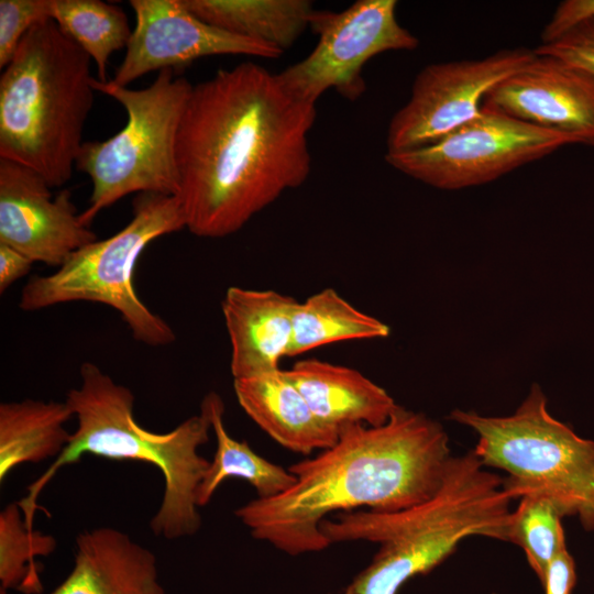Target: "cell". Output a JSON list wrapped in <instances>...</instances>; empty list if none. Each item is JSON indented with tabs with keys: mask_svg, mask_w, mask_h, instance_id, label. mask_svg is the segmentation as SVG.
<instances>
[{
	"mask_svg": "<svg viewBox=\"0 0 594 594\" xmlns=\"http://www.w3.org/2000/svg\"><path fill=\"white\" fill-rule=\"evenodd\" d=\"M0 594H8V591L4 590V588H2V587H0Z\"/></svg>",
	"mask_w": 594,
	"mask_h": 594,
	"instance_id": "cell-32",
	"label": "cell"
},
{
	"mask_svg": "<svg viewBox=\"0 0 594 594\" xmlns=\"http://www.w3.org/2000/svg\"><path fill=\"white\" fill-rule=\"evenodd\" d=\"M79 385L72 388L65 402L77 419V429L63 452L28 486L19 505L25 524L33 530L36 503L41 492L66 465L84 454L110 460H133L156 466L164 479L161 505L150 527L155 536L175 540L194 536L201 526L196 492L209 461L198 449L209 441L208 415L185 419L173 430L153 432L141 427L133 416L131 389L105 373L97 364L84 362Z\"/></svg>",
	"mask_w": 594,
	"mask_h": 594,
	"instance_id": "cell-4",
	"label": "cell"
},
{
	"mask_svg": "<svg viewBox=\"0 0 594 594\" xmlns=\"http://www.w3.org/2000/svg\"><path fill=\"white\" fill-rule=\"evenodd\" d=\"M53 20L94 61L97 79L108 81L110 56L127 47L132 34L123 9L100 0H53Z\"/></svg>",
	"mask_w": 594,
	"mask_h": 594,
	"instance_id": "cell-23",
	"label": "cell"
},
{
	"mask_svg": "<svg viewBox=\"0 0 594 594\" xmlns=\"http://www.w3.org/2000/svg\"><path fill=\"white\" fill-rule=\"evenodd\" d=\"M66 402L23 399L0 404V482L19 465L57 458L70 440Z\"/></svg>",
	"mask_w": 594,
	"mask_h": 594,
	"instance_id": "cell-20",
	"label": "cell"
},
{
	"mask_svg": "<svg viewBox=\"0 0 594 594\" xmlns=\"http://www.w3.org/2000/svg\"><path fill=\"white\" fill-rule=\"evenodd\" d=\"M34 262L19 251L0 243V293L25 276Z\"/></svg>",
	"mask_w": 594,
	"mask_h": 594,
	"instance_id": "cell-30",
	"label": "cell"
},
{
	"mask_svg": "<svg viewBox=\"0 0 594 594\" xmlns=\"http://www.w3.org/2000/svg\"><path fill=\"white\" fill-rule=\"evenodd\" d=\"M561 518L550 501L536 495L521 497L512 513L506 541L524 550L542 585L552 560L566 549Z\"/></svg>",
	"mask_w": 594,
	"mask_h": 594,
	"instance_id": "cell-25",
	"label": "cell"
},
{
	"mask_svg": "<svg viewBox=\"0 0 594 594\" xmlns=\"http://www.w3.org/2000/svg\"><path fill=\"white\" fill-rule=\"evenodd\" d=\"M91 58L54 20L34 25L0 76V158L66 184L94 105Z\"/></svg>",
	"mask_w": 594,
	"mask_h": 594,
	"instance_id": "cell-5",
	"label": "cell"
},
{
	"mask_svg": "<svg viewBox=\"0 0 594 594\" xmlns=\"http://www.w3.org/2000/svg\"><path fill=\"white\" fill-rule=\"evenodd\" d=\"M388 334L387 324L359 310L336 289L328 287L297 302L289 358L330 343L385 338Z\"/></svg>",
	"mask_w": 594,
	"mask_h": 594,
	"instance_id": "cell-22",
	"label": "cell"
},
{
	"mask_svg": "<svg viewBox=\"0 0 594 594\" xmlns=\"http://www.w3.org/2000/svg\"><path fill=\"white\" fill-rule=\"evenodd\" d=\"M135 28L123 61L110 79L127 86L141 76L180 69L196 59L215 55L278 58L279 50L212 26L190 12L183 0H131Z\"/></svg>",
	"mask_w": 594,
	"mask_h": 594,
	"instance_id": "cell-12",
	"label": "cell"
},
{
	"mask_svg": "<svg viewBox=\"0 0 594 594\" xmlns=\"http://www.w3.org/2000/svg\"><path fill=\"white\" fill-rule=\"evenodd\" d=\"M443 427L422 413L398 406L381 426L345 425L337 442L292 464L295 484L271 498L235 509L254 539L298 556L330 542L320 524L331 513H391L422 503L442 484L451 460Z\"/></svg>",
	"mask_w": 594,
	"mask_h": 594,
	"instance_id": "cell-2",
	"label": "cell"
},
{
	"mask_svg": "<svg viewBox=\"0 0 594 594\" xmlns=\"http://www.w3.org/2000/svg\"><path fill=\"white\" fill-rule=\"evenodd\" d=\"M594 16V0H568L560 3L542 32V44L563 34L578 22Z\"/></svg>",
	"mask_w": 594,
	"mask_h": 594,
	"instance_id": "cell-28",
	"label": "cell"
},
{
	"mask_svg": "<svg viewBox=\"0 0 594 594\" xmlns=\"http://www.w3.org/2000/svg\"><path fill=\"white\" fill-rule=\"evenodd\" d=\"M483 106L594 146V74L550 55H537L496 85Z\"/></svg>",
	"mask_w": 594,
	"mask_h": 594,
	"instance_id": "cell-14",
	"label": "cell"
},
{
	"mask_svg": "<svg viewBox=\"0 0 594 594\" xmlns=\"http://www.w3.org/2000/svg\"><path fill=\"white\" fill-rule=\"evenodd\" d=\"M233 389L245 414L284 448L309 455L333 446L339 430L312 411L283 370L233 380Z\"/></svg>",
	"mask_w": 594,
	"mask_h": 594,
	"instance_id": "cell-18",
	"label": "cell"
},
{
	"mask_svg": "<svg viewBox=\"0 0 594 594\" xmlns=\"http://www.w3.org/2000/svg\"><path fill=\"white\" fill-rule=\"evenodd\" d=\"M68 189L55 197L35 170L0 158V243L30 260L59 267L76 250L97 240Z\"/></svg>",
	"mask_w": 594,
	"mask_h": 594,
	"instance_id": "cell-13",
	"label": "cell"
},
{
	"mask_svg": "<svg viewBox=\"0 0 594 594\" xmlns=\"http://www.w3.org/2000/svg\"><path fill=\"white\" fill-rule=\"evenodd\" d=\"M184 228L176 196L139 194L132 219L121 230L76 250L55 272L32 276L19 307L36 311L74 301L98 302L121 315L134 340L150 346L170 344L176 339L172 327L141 300L133 278L146 246Z\"/></svg>",
	"mask_w": 594,
	"mask_h": 594,
	"instance_id": "cell-7",
	"label": "cell"
},
{
	"mask_svg": "<svg viewBox=\"0 0 594 594\" xmlns=\"http://www.w3.org/2000/svg\"><path fill=\"white\" fill-rule=\"evenodd\" d=\"M285 376L327 425H384L397 409L394 398L360 371L319 359L295 362Z\"/></svg>",
	"mask_w": 594,
	"mask_h": 594,
	"instance_id": "cell-17",
	"label": "cell"
},
{
	"mask_svg": "<svg viewBox=\"0 0 594 594\" xmlns=\"http://www.w3.org/2000/svg\"><path fill=\"white\" fill-rule=\"evenodd\" d=\"M535 57L534 50L517 47L481 59L426 66L415 78L410 98L389 122L387 152L432 144L474 120L486 95Z\"/></svg>",
	"mask_w": 594,
	"mask_h": 594,
	"instance_id": "cell-11",
	"label": "cell"
},
{
	"mask_svg": "<svg viewBox=\"0 0 594 594\" xmlns=\"http://www.w3.org/2000/svg\"><path fill=\"white\" fill-rule=\"evenodd\" d=\"M96 91L123 106L125 125L105 141L84 142L76 168L87 174L92 190L80 213L90 226L95 217L127 195L177 196L179 176L176 141L193 85L174 69H163L143 89L119 86L94 78Z\"/></svg>",
	"mask_w": 594,
	"mask_h": 594,
	"instance_id": "cell-8",
	"label": "cell"
},
{
	"mask_svg": "<svg viewBox=\"0 0 594 594\" xmlns=\"http://www.w3.org/2000/svg\"><path fill=\"white\" fill-rule=\"evenodd\" d=\"M537 55H550L594 74V16L586 18L550 43L534 50Z\"/></svg>",
	"mask_w": 594,
	"mask_h": 594,
	"instance_id": "cell-27",
	"label": "cell"
},
{
	"mask_svg": "<svg viewBox=\"0 0 594 594\" xmlns=\"http://www.w3.org/2000/svg\"><path fill=\"white\" fill-rule=\"evenodd\" d=\"M449 419L477 433L472 451L484 466L507 473L503 486L513 499L544 497L562 517L576 516L594 529V441L549 414L538 384L510 416L454 409Z\"/></svg>",
	"mask_w": 594,
	"mask_h": 594,
	"instance_id": "cell-6",
	"label": "cell"
},
{
	"mask_svg": "<svg viewBox=\"0 0 594 594\" xmlns=\"http://www.w3.org/2000/svg\"><path fill=\"white\" fill-rule=\"evenodd\" d=\"M484 468L473 451L452 455L441 486L429 499L397 512L360 509L322 520L320 531L330 544H380L350 585L353 594H397L408 580L444 561L468 537L506 541L514 499L504 490V477Z\"/></svg>",
	"mask_w": 594,
	"mask_h": 594,
	"instance_id": "cell-3",
	"label": "cell"
},
{
	"mask_svg": "<svg viewBox=\"0 0 594 594\" xmlns=\"http://www.w3.org/2000/svg\"><path fill=\"white\" fill-rule=\"evenodd\" d=\"M48 594H165L155 554L111 527L76 538L74 565Z\"/></svg>",
	"mask_w": 594,
	"mask_h": 594,
	"instance_id": "cell-16",
	"label": "cell"
},
{
	"mask_svg": "<svg viewBox=\"0 0 594 594\" xmlns=\"http://www.w3.org/2000/svg\"><path fill=\"white\" fill-rule=\"evenodd\" d=\"M344 594H353V591H352V588H351V587L349 586V587L346 588V591H345V593H344Z\"/></svg>",
	"mask_w": 594,
	"mask_h": 594,
	"instance_id": "cell-31",
	"label": "cell"
},
{
	"mask_svg": "<svg viewBox=\"0 0 594 594\" xmlns=\"http://www.w3.org/2000/svg\"><path fill=\"white\" fill-rule=\"evenodd\" d=\"M56 546L53 536L28 528L18 502L8 504L0 513L1 587L24 594H42L36 558L50 556Z\"/></svg>",
	"mask_w": 594,
	"mask_h": 594,
	"instance_id": "cell-24",
	"label": "cell"
},
{
	"mask_svg": "<svg viewBox=\"0 0 594 594\" xmlns=\"http://www.w3.org/2000/svg\"><path fill=\"white\" fill-rule=\"evenodd\" d=\"M575 141L482 106L481 114L441 140L414 150L387 152L393 168L440 189L493 182Z\"/></svg>",
	"mask_w": 594,
	"mask_h": 594,
	"instance_id": "cell-9",
	"label": "cell"
},
{
	"mask_svg": "<svg viewBox=\"0 0 594 594\" xmlns=\"http://www.w3.org/2000/svg\"><path fill=\"white\" fill-rule=\"evenodd\" d=\"M395 0H358L340 11L315 10L309 28L318 36L311 53L278 74L296 97L316 105L330 88L349 101L366 90L364 65L388 51H413L419 41L396 18Z\"/></svg>",
	"mask_w": 594,
	"mask_h": 594,
	"instance_id": "cell-10",
	"label": "cell"
},
{
	"mask_svg": "<svg viewBox=\"0 0 594 594\" xmlns=\"http://www.w3.org/2000/svg\"><path fill=\"white\" fill-rule=\"evenodd\" d=\"M316 105L252 62L193 85L176 141L185 227L224 238L308 178Z\"/></svg>",
	"mask_w": 594,
	"mask_h": 594,
	"instance_id": "cell-1",
	"label": "cell"
},
{
	"mask_svg": "<svg viewBox=\"0 0 594 594\" xmlns=\"http://www.w3.org/2000/svg\"><path fill=\"white\" fill-rule=\"evenodd\" d=\"M576 580L575 564L568 549L557 556L543 583L544 594H571Z\"/></svg>",
	"mask_w": 594,
	"mask_h": 594,
	"instance_id": "cell-29",
	"label": "cell"
},
{
	"mask_svg": "<svg viewBox=\"0 0 594 594\" xmlns=\"http://www.w3.org/2000/svg\"><path fill=\"white\" fill-rule=\"evenodd\" d=\"M204 22L228 33L288 50L309 28L308 0H183Z\"/></svg>",
	"mask_w": 594,
	"mask_h": 594,
	"instance_id": "cell-19",
	"label": "cell"
},
{
	"mask_svg": "<svg viewBox=\"0 0 594 594\" xmlns=\"http://www.w3.org/2000/svg\"><path fill=\"white\" fill-rule=\"evenodd\" d=\"M46 20H53V0H0V68L12 61L28 32Z\"/></svg>",
	"mask_w": 594,
	"mask_h": 594,
	"instance_id": "cell-26",
	"label": "cell"
},
{
	"mask_svg": "<svg viewBox=\"0 0 594 594\" xmlns=\"http://www.w3.org/2000/svg\"><path fill=\"white\" fill-rule=\"evenodd\" d=\"M200 409L209 417L217 447L196 492L199 508L206 506L221 483L230 477L245 480L260 498L277 496L295 484L296 476L288 469L270 462L255 453L248 442L229 435L223 420L224 404L219 394H206Z\"/></svg>",
	"mask_w": 594,
	"mask_h": 594,
	"instance_id": "cell-21",
	"label": "cell"
},
{
	"mask_svg": "<svg viewBox=\"0 0 594 594\" xmlns=\"http://www.w3.org/2000/svg\"><path fill=\"white\" fill-rule=\"evenodd\" d=\"M297 300L272 289L229 287L221 302L235 378L280 370L293 339Z\"/></svg>",
	"mask_w": 594,
	"mask_h": 594,
	"instance_id": "cell-15",
	"label": "cell"
}]
</instances>
